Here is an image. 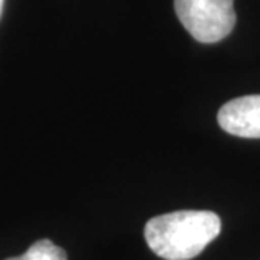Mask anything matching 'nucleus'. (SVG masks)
I'll use <instances>...</instances> for the list:
<instances>
[{"instance_id":"1","label":"nucleus","mask_w":260,"mask_h":260,"mask_svg":"<svg viewBox=\"0 0 260 260\" xmlns=\"http://www.w3.org/2000/svg\"><path fill=\"white\" fill-rule=\"evenodd\" d=\"M221 220L206 210H183L154 216L145 223L149 248L164 260H191L220 235Z\"/></svg>"},{"instance_id":"5","label":"nucleus","mask_w":260,"mask_h":260,"mask_svg":"<svg viewBox=\"0 0 260 260\" xmlns=\"http://www.w3.org/2000/svg\"><path fill=\"white\" fill-rule=\"evenodd\" d=\"M2 7H4V0H0V15H2Z\"/></svg>"},{"instance_id":"4","label":"nucleus","mask_w":260,"mask_h":260,"mask_svg":"<svg viewBox=\"0 0 260 260\" xmlns=\"http://www.w3.org/2000/svg\"><path fill=\"white\" fill-rule=\"evenodd\" d=\"M5 260H68L66 252L61 247L54 245L53 242L44 238L32 243L27 252L22 253L20 257H10Z\"/></svg>"},{"instance_id":"2","label":"nucleus","mask_w":260,"mask_h":260,"mask_svg":"<svg viewBox=\"0 0 260 260\" xmlns=\"http://www.w3.org/2000/svg\"><path fill=\"white\" fill-rule=\"evenodd\" d=\"M178 19L196 41L213 44L235 27L233 0H174Z\"/></svg>"},{"instance_id":"3","label":"nucleus","mask_w":260,"mask_h":260,"mask_svg":"<svg viewBox=\"0 0 260 260\" xmlns=\"http://www.w3.org/2000/svg\"><path fill=\"white\" fill-rule=\"evenodd\" d=\"M225 132L243 139H260V95H247L225 103L218 112Z\"/></svg>"}]
</instances>
